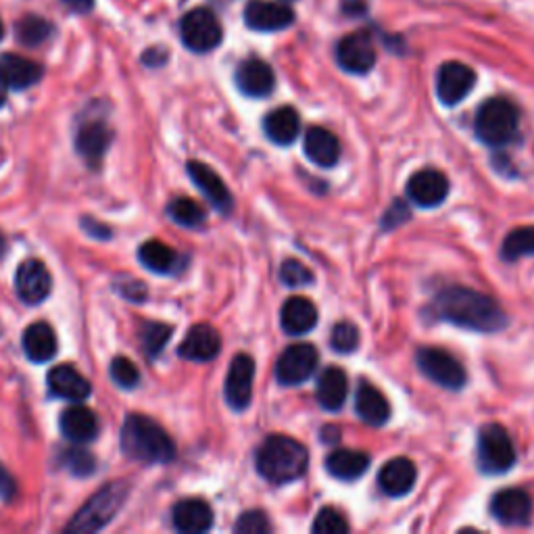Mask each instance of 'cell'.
<instances>
[{
    "instance_id": "obj_43",
    "label": "cell",
    "mask_w": 534,
    "mask_h": 534,
    "mask_svg": "<svg viewBox=\"0 0 534 534\" xmlns=\"http://www.w3.org/2000/svg\"><path fill=\"white\" fill-rule=\"evenodd\" d=\"M236 532L240 534H265L270 532V522H267V516L263 512H247L242 514L234 526Z\"/></svg>"
},
{
    "instance_id": "obj_25",
    "label": "cell",
    "mask_w": 534,
    "mask_h": 534,
    "mask_svg": "<svg viewBox=\"0 0 534 534\" xmlns=\"http://www.w3.org/2000/svg\"><path fill=\"white\" fill-rule=\"evenodd\" d=\"M280 322L288 334L303 336L318 324V307L305 297H290L282 305Z\"/></svg>"
},
{
    "instance_id": "obj_11",
    "label": "cell",
    "mask_w": 534,
    "mask_h": 534,
    "mask_svg": "<svg viewBox=\"0 0 534 534\" xmlns=\"http://www.w3.org/2000/svg\"><path fill=\"white\" fill-rule=\"evenodd\" d=\"M253 380H255V361L251 355L240 353L232 359L226 376V401L232 409H247L253 397Z\"/></svg>"
},
{
    "instance_id": "obj_48",
    "label": "cell",
    "mask_w": 534,
    "mask_h": 534,
    "mask_svg": "<svg viewBox=\"0 0 534 534\" xmlns=\"http://www.w3.org/2000/svg\"><path fill=\"white\" fill-rule=\"evenodd\" d=\"M63 5H67L71 11H78V13H86L92 9L94 0H63Z\"/></svg>"
},
{
    "instance_id": "obj_35",
    "label": "cell",
    "mask_w": 534,
    "mask_h": 534,
    "mask_svg": "<svg viewBox=\"0 0 534 534\" xmlns=\"http://www.w3.org/2000/svg\"><path fill=\"white\" fill-rule=\"evenodd\" d=\"M167 213L178 226L199 228L205 224V209L192 199H176L169 203Z\"/></svg>"
},
{
    "instance_id": "obj_14",
    "label": "cell",
    "mask_w": 534,
    "mask_h": 534,
    "mask_svg": "<svg viewBox=\"0 0 534 534\" xmlns=\"http://www.w3.org/2000/svg\"><path fill=\"white\" fill-rule=\"evenodd\" d=\"M449 194V180L439 169H420L407 182V197L418 207H439Z\"/></svg>"
},
{
    "instance_id": "obj_36",
    "label": "cell",
    "mask_w": 534,
    "mask_h": 534,
    "mask_svg": "<svg viewBox=\"0 0 534 534\" xmlns=\"http://www.w3.org/2000/svg\"><path fill=\"white\" fill-rule=\"evenodd\" d=\"M172 326L167 324H159V322H147L140 330V341H142V349L147 353L149 359H155L161 355L163 347L167 345L169 338H172Z\"/></svg>"
},
{
    "instance_id": "obj_17",
    "label": "cell",
    "mask_w": 534,
    "mask_h": 534,
    "mask_svg": "<svg viewBox=\"0 0 534 534\" xmlns=\"http://www.w3.org/2000/svg\"><path fill=\"white\" fill-rule=\"evenodd\" d=\"M236 86L242 94L251 96V99H263V96L272 94L276 86V76L272 67L265 61L247 59L236 69Z\"/></svg>"
},
{
    "instance_id": "obj_26",
    "label": "cell",
    "mask_w": 534,
    "mask_h": 534,
    "mask_svg": "<svg viewBox=\"0 0 534 534\" xmlns=\"http://www.w3.org/2000/svg\"><path fill=\"white\" fill-rule=\"evenodd\" d=\"M263 130L272 142L280 144V147H288V144L297 140L301 132V117L293 107H280L265 115Z\"/></svg>"
},
{
    "instance_id": "obj_30",
    "label": "cell",
    "mask_w": 534,
    "mask_h": 534,
    "mask_svg": "<svg viewBox=\"0 0 534 534\" xmlns=\"http://www.w3.org/2000/svg\"><path fill=\"white\" fill-rule=\"evenodd\" d=\"M370 468V455L357 449H336L326 459V470L338 480H357Z\"/></svg>"
},
{
    "instance_id": "obj_38",
    "label": "cell",
    "mask_w": 534,
    "mask_h": 534,
    "mask_svg": "<svg viewBox=\"0 0 534 534\" xmlns=\"http://www.w3.org/2000/svg\"><path fill=\"white\" fill-rule=\"evenodd\" d=\"M311 530L315 534H347L349 532V524H347L345 516L338 512V509L324 507L322 512L315 516Z\"/></svg>"
},
{
    "instance_id": "obj_20",
    "label": "cell",
    "mask_w": 534,
    "mask_h": 534,
    "mask_svg": "<svg viewBox=\"0 0 534 534\" xmlns=\"http://www.w3.org/2000/svg\"><path fill=\"white\" fill-rule=\"evenodd\" d=\"M111 142H113V130L103 119H92L82 124V128L78 130L76 149L88 161L90 167H96L103 161Z\"/></svg>"
},
{
    "instance_id": "obj_21",
    "label": "cell",
    "mask_w": 534,
    "mask_h": 534,
    "mask_svg": "<svg viewBox=\"0 0 534 534\" xmlns=\"http://www.w3.org/2000/svg\"><path fill=\"white\" fill-rule=\"evenodd\" d=\"M59 426L65 439L76 445L90 443L96 439V434H99V420H96L94 411L80 403L71 405L63 411Z\"/></svg>"
},
{
    "instance_id": "obj_6",
    "label": "cell",
    "mask_w": 534,
    "mask_h": 534,
    "mask_svg": "<svg viewBox=\"0 0 534 534\" xmlns=\"http://www.w3.org/2000/svg\"><path fill=\"white\" fill-rule=\"evenodd\" d=\"M516 464L512 436L501 424H487L478 434V466L487 474H503Z\"/></svg>"
},
{
    "instance_id": "obj_29",
    "label": "cell",
    "mask_w": 534,
    "mask_h": 534,
    "mask_svg": "<svg viewBox=\"0 0 534 534\" xmlns=\"http://www.w3.org/2000/svg\"><path fill=\"white\" fill-rule=\"evenodd\" d=\"M347 391H349L347 374L338 366H330L318 378V386H315V397H318V401L324 409L338 411L347 401Z\"/></svg>"
},
{
    "instance_id": "obj_9",
    "label": "cell",
    "mask_w": 534,
    "mask_h": 534,
    "mask_svg": "<svg viewBox=\"0 0 534 534\" xmlns=\"http://www.w3.org/2000/svg\"><path fill=\"white\" fill-rule=\"evenodd\" d=\"M318 363L320 355L313 345L288 347L276 361V380L282 386H299L313 376Z\"/></svg>"
},
{
    "instance_id": "obj_13",
    "label": "cell",
    "mask_w": 534,
    "mask_h": 534,
    "mask_svg": "<svg viewBox=\"0 0 534 534\" xmlns=\"http://www.w3.org/2000/svg\"><path fill=\"white\" fill-rule=\"evenodd\" d=\"M474 84H476L474 71L464 63L451 61L439 69V76H436V94H439L441 103L453 107L466 99L472 92Z\"/></svg>"
},
{
    "instance_id": "obj_46",
    "label": "cell",
    "mask_w": 534,
    "mask_h": 534,
    "mask_svg": "<svg viewBox=\"0 0 534 534\" xmlns=\"http://www.w3.org/2000/svg\"><path fill=\"white\" fill-rule=\"evenodd\" d=\"M82 228L86 230L88 236H94V238H109L111 236V230L107 226L90 220V217H86V220L82 222Z\"/></svg>"
},
{
    "instance_id": "obj_42",
    "label": "cell",
    "mask_w": 534,
    "mask_h": 534,
    "mask_svg": "<svg viewBox=\"0 0 534 534\" xmlns=\"http://www.w3.org/2000/svg\"><path fill=\"white\" fill-rule=\"evenodd\" d=\"M65 468L76 476H90L96 470V459L84 449H69L63 455Z\"/></svg>"
},
{
    "instance_id": "obj_12",
    "label": "cell",
    "mask_w": 534,
    "mask_h": 534,
    "mask_svg": "<svg viewBox=\"0 0 534 534\" xmlns=\"http://www.w3.org/2000/svg\"><path fill=\"white\" fill-rule=\"evenodd\" d=\"M53 278L40 259H28L19 265L15 274V293L28 305H40L51 295Z\"/></svg>"
},
{
    "instance_id": "obj_15",
    "label": "cell",
    "mask_w": 534,
    "mask_h": 534,
    "mask_svg": "<svg viewBox=\"0 0 534 534\" xmlns=\"http://www.w3.org/2000/svg\"><path fill=\"white\" fill-rule=\"evenodd\" d=\"M188 176L197 188L205 194V199L224 215H228L234 207V199L224 184V180L217 176L213 169L201 161H188Z\"/></svg>"
},
{
    "instance_id": "obj_23",
    "label": "cell",
    "mask_w": 534,
    "mask_h": 534,
    "mask_svg": "<svg viewBox=\"0 0 534 534\" xmlns=\"http://www.w3.org/2000/svg\"><path fill=\"white\" fill-rule=\"evenodd\" d=\"M48 391L53 397L65 399V401H86L92 393L90 382L74 368V366H57L51 370L46 378Z\"/></svg>"
},
{
    "instance_id": "obj_5",
    "label": "cell",
    "mask_w": 534,
    "mask_h": 534,
    "mask_svg": "<svg viewBox=\"0 0 534 534\" xmlns=\"http://www.w3.org/2000/svg\"><path fill=\"white\" fill-rule=\"evenodd\" d=\"M130 487L126 482H111L103 491L96 493L82 509L76 518L67 524V532H96L105 528L115 514L128 499Z\"/></svg>"
},
{
    "instance_id": "obj_49",
    "label": "cell",
    "mask_w": 534,
    "mask_h": 534,
    "mask_svg": "<svg viewBox=\"0 0 534 534\" xmlns=\"http://www.w3.org/2000/svg\"><path fill=\"white\" fill-rule=\"evenodd\" d=\"M9 82H7V78H5V74H3V69H0V107H3L5 103H7V94H9Z\"/></svg>"
},
{
    "instance_id": "obj_16",
    "label": "cell",
    "mask_w": 534,
    "mask_h": 534,
    "mask_svg": "<svg viewBox=\"0 0 534 534\" xmlns=\"http://www.w3.org/2000/svg\"><path fill=\"white\" fill-rule=\"evenodd\" d=\"M247 26L255 32H278L286 30L295 21L293 9L270 0H253L245 9Z\"/></svg>"
},
{
    "instance_id": "obj_32",
    "label": "cell",
    "mask_w": 534,
    "mask_h": 534,
    "mask_svg": "<svg viewBox=\"0 0 534 534\" xmlns=\"http://www.w3.org/2000/svg\"><path fill=\"white\" fill-rule=\"evenodd\" d=\"M0 69H3V74L9 82L11 88L15 90H26L34 84L40 82L42 78V65L26 59V57H19V55H3L0 59Z\"/></svg>"
},
{
    "instance_id": "obj_3",
    "label": "cell",
    "mask_w": 534,
    "mask_h": 534,
    "mask_svg": "<svg viewBox=\"0 0 534 534\" xmlns=\"http://www.w3.org/2000/svg\"><path fill=\"white\" fill-rule=\"evenodd\" d=\"M121 449L142 464H169L176 457V445L155 420L147 416H128L121 430Z\"/></svg>"
},
{
    "instance_id": "obj_44",
    "label": "cell",
    "mask_w": 534,
    "mask_h": 534,
    "mask_svg": "<svg viewBox=\"0 0 534 534\" xmlns=\"http://www.w3.org/2000/svg\"><path fill=\"white\" fill-rule=\"evenodd\" d=\"M117 288H119L121 297H126V299L132 301V303H142L144 299H147V295H149L147 286H144V284L138 282V280H130V282H126V284H119Z\"/></svg>"
},
{
    "instance_id": "obj_8",
    "label": "cell",
    "mask_w": 534,
    "mask_h": 534,
    "mask_svg": "<svg viewBox=\"0 0 534 534\" xmlns=\"http://www.w3.org/2000/svg\"><path fill=\"white\" fill-rule=\"evenodd\" d=\"M418 368L426 378L436 382L443 388H449V391H459L464 388L468 374L464 366L447 351L436 349V347H424L416 355Z\"/></svg>"
},
{
    "instance_id": "obj_28",
    "label": "cell",
    "mask_w": 534,
    "mask_h": 534,
    "mask_svg": "<svg viewBox=\"0 0 534 534\" xmlns=\"http://www.w3.org/2000/svg\"><path fill=\"white\" fill-rule=\"evenodd\" d=\"M305 155L311 163L320 167H334L341 159V144L326 128L313 126L305 134Z\"/></svg>"
},
{
    "instance_id": "obj_27",
    "label": "cell",
    "mask_w": 534,
    "mask_h": 534,
    "mask_svg": "<svg viewBox=\"0 0 534 534\" xmlns=\"http://www.w3.org/2000/svg\"><path fill=\"white\" fill-rule=\"evenodd\" d=\"M355 409L357 416L370 426H384L388 418H391V405H388L386 397L370 382L359 384L355 395Z\"/></svg>"
},
{
    "instance_id": "obj_40",
    "label": "cell",
    "mask_w": 534,
    "mask_h": 534,
    "mask_svg": "<svg viewBox=\"0 0 534 534\" xmlns=\"http://www.w3.org/2000/svg\"><path fill=\"white\" fill-rule=\"evenodd\" d=\"M111 380L119 388H126V391H130V388L138 386L140 372L128 357H115L111 361Z\"/></svg>"
},
{
    "instance_id": "obj_39",
    "label": "cell",
    "mask_w": 534,
    "mask_h": 534,
    "mask_svg": "<svg viewBox=\"0 0 534 534\" xmlns=\"http://www.w3.org/2000/svg\"><path fill=\"white\" fill-rule=\"evenodd\" d=\"M330 345L336 353H353L359 347V330L351 322L336 324L330 336Z\"/></svg>"
},
{
    "instance_id": "obj_4",
    "label": "cell",
    "mask_w": 534,
    "mask_h": 534,
    "mask_svg": "<svg viewBox=\"0 0 534 534\" xmlns=\"http://www.w3.org/2000/svg\"><path fill=\"white\" fill-rule=\"evenodd\" d=\"M520 111L507 99L484 101L474 119V132L487 147H505L518 134Z\"/></svg>"
},
{
    "instance_id": "obj_18",
    "label": "cell",
    "mask_w": 534,
    "mask_h": 534,
    "mask_svg": "<svg viewBox=\"0 0 534 534\" xmlns=\"http://www.w3.org/2000/svg\"><path fill=\"white\" fill-rule=\"evenodd\" d=\"M220 351H222V336L209 324L192 326L184 338V343L178 349L180 357L197 363L215 359L220 355Z\"/></svg>"
},
{
    "instance_id": "obj_34",
    "label": "cell",
    "mask_w": 534,
    "mask_h": 534,
    "mask_svg": "<svg viewBox=\"0 0 534 534\" xmlns=\"http://www.w3.org/2000/svg\"><path fill=\"white\" fill-rule=\"evenodd\" d=\"M503 257L509 261H516L520 257L534 255V226L512 230L503 240Z\"/></svg>"
},
{
    "instance_id": "obj_41",
    "label": "cell",
    "mask_w": 534,
    "mask_h": 534,
    "mask_svg": "<svg viewBox=\"0 0 534 534\" xmlns=\"http://www.w3.org/2000/svg\"><path fill=\"white\" fill-rule=\"evenodd\" d=\"M280 280L282 284L286 286H293V288H299V286H307L313 282V274L307 270V267L297 261V259H288L282 263L280 267Z\"/></svg>"
},
{
    "instance_id": "obj_2",
    "label": "cell",
    "mask_w": 534,
    "mask_h": 534,
    "mask_svg": "<svg viewBox=\"0 0 534 534\" xmlns=\"http://www.w3.org/2000/svg\"><path fill=\"white\" fill-rule=\"evenodd\" d=\"M257 472L272 484L299 480L309 466V451L290 436L274 434L265 439L255 459Z\"/></svg>"
},
{
    "instance_id": "obj_1",
    "label": "cell",
    "mask_w": 534,
    "mask_h": 534,
    "mask_svg": "<svg viewBox=\"0 0 534 534\" xmlns=\"http://www.w3.org/2000/svg\"><path fill=\"white\" fill-rule=\"evenodd\" d=\"M436 318L459 328L493 334L507 326V315L501 305L466 286H451L434 299Z\"/></svg>"
},
{
    "instance_id": "obj_33",
    "label": "cell",
    "mask_w": 534,
    "mask_h": 534,
    "mask_svg": "<svg viewBox=\"0 0 534 534\" xmlns=\"http://www.w3.org/2000/svg\"><path fill=\"white\" fill-rule=\"evenodd\" d=\"M140 263L155 274H172L178 265V253L161 240L144 242L138 251Z\"/></svg>"
},
{
    "instance_id": "obj_31",
    "label": "cell",
    "mask_w": 534,
    "mask_h": 534,
    "mask_svg": "<svg viewBox=\"0 0 534 534\" xmlns=\"http://www.w3.org/2000/svg\"><path fill=\"white\" fill-rule=\"evenodd\" d=\"M57 347L59 345L55 330L44 322H36L23 332V351H26L28 359L34 363L51 361L57 355Z\"/></svg>"
},
{
    "instance_id": "obj_22",
    "label": "cell",
    "mask_w": 534,
    "mask_h": 534,
    "mask_svg": "<svg viewBox=\"0 0 534 534\" xmlns=\"http://www.w3.org/2000/svg\"><path fill=\"white\" fill-rule=\"evenodd\" d=\"M418 480V470L414 466V461H409L407 457H395L391 461H386L378 474V482L382 493L388 497H403L407 495Z\"/></svg>"
},
{
    "instance_id": "obj_45",
    "label": "cell",
    "mask_w": 534,
    "mask_h": 534,
    "mask_svg": "<svg viewBox=\"0 0 534 534\" xmlns=\"http://www.w3.org/2000/svg\"><path fill=\"white\" fill-rule=\"evenodd\" d=\"M17 495V484L13 480V476L5 470V466L0 464V497L5 501H11Z\"/></svg>"
},
{
    "instance_id": "obj_7",
    "label": "cell",
    "mask_w": 534,
    "mask_h": 534,
    "mask_svg": "<svg viewBox=\"0 0 534 534\" xmlns=\"http://www.w3.org/2000/svg\"><path fill=\"white\" fill-rule=\"evenodd\" d=\"M180 36L192 53H209L222 42V26L209 9H192L180 21Z\"/></svg>"
},
{
    "instance_id": "obj_19",
    "label": "cell",
    "mask_w": 534,
    "mask_h": 534,
    "mask_svg": "<svg viewBox=\"0 0 534 534\" xmlns=\"http://www.w3.org/2000/svg\"><path fill=\"white\" fill-rule=\"evenodd\" d=\"M491 512L505 526H524L532 516V499L522 489H505L493 497Z\"/></svg>"
},
{
    "instance_id": "obj_10",
    "label": "cell",
    "mask_w": 534,
    "mask_h": 534,
    "mask_svg": "<svg viewBox=\"0 0 534 534\" xmlns=\"http://www.w3.org/2000/svg\"><path fill=\"white\" fill-rule=\"evenodd\" d=\"M336 59L349 74H368L376 65V46L370 34L353 32L336 46Z\"/></svg>"
},
{
    "instance_id": "obj_37",
    "label": "cell",
    "mask_w": 534,
    "mask_h": 534,
    "mask_svg": "<svg viewBox=\"0 0 534 534\" xmlns=\"http://www.w3.org/2000/svg\"><path fill=\"white\" fill-rule=\"evenodd\" d=\"M53 34V23L38 15H28L17 23V36L26 46H38Z\"/></svg>"
},
{
    "instance_id": "obj_24",
    "label": "cell",
    "mask_w": 534,
    "mask_h": 534,
    "mask_svg": "<svg viewBox=\"0 0 534 534\" xmlns=\"http://www.w3.org/2000/svg\"><path fill=\"white\" fill-rule=\"evenodd\" d=\"M172 520L184 534H201L213 526V509L203 499H184L174 507Z\"/></svg>"
},
{
    "instance_id": "obj_51",
    "label": "cell",
    "mask_w": 534,
    "mask_h": 534,
    "mask_svg": "<svg viewBox=\"0 0 534 534\" xmlns=\"http://www.w3.org/2000/svg\"><path fill=\"white\" fill-rule=\"evenodd\" d=\"M3 36H5V28H3V21H0V40H3Z\"/></svg>"
},
{
    "instance_id": "obj_50",
    "label": "cell",
    "mask_w": 534,
    "mask_h": 534,
    "mask_svg": "<svg viewBox=\"0 0 534 534\" xmlns=\"http://www.w3.org/2000/svg\"><path fill=\"white\" fill-rule=\"evenodd\" d=\"M5 253H7V240L3 234H0V259L5 257Z\"/></svg>"
},
{
    "instance_id": "obj_47",
    "label": "cell",
    "mask_w": 534,
    "mask_h": 534,
    "mask_svg": "<svg viewBox=\"0 0 534 534\" xmlns=\"http://www.w3.org/2000/svg\"><path fill=\"white\" fill-rule=\"evenodd\" d=\"M343 11L347 13V15H353V17H357V15H363V13H366V9H368V5H366V0H343Z\"/></svg>"
}]
</instances>
